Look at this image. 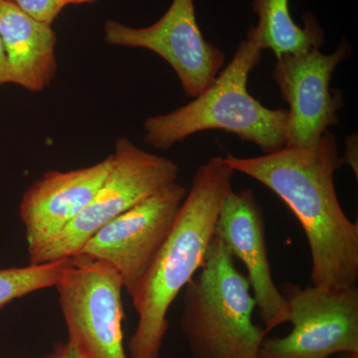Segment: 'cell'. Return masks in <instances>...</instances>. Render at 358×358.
<instances>
[{
	"mask_svg": "<svg viewBox=\"0 0 358 358\" xmlns=\"http://www.w3.org/2000/svg\"><path fill=\"white\" fill-rule=\"evenodd\" d=\"M224 160L272 190L300 221L312 254V286L357 287L358 224L346 216L336 195L334 173L343 164L333 133L326 131L313 147H285L255 157L227 155Z\"/></svg>",
	"mask_w": 358,
	"mask_h": 358,
	"instance_id": "6da1fadb",
	"label": "cell"
},
{
	"mask_svg": "<svg viewBox=\"0 0 358 358\" xmlns=\"http://www.w3.org/2000/svg\"><path fill=\"white\" fill-rule=\"evenodd\" d=\"M235 171L224 157H211L197 169L176 217L134 307L138 324L129 341L131 358H159L176 296L203 265Z\"/></svg>",
	"mask_w": 358,
	"mask_h": 358,
	"instance_id": "7a4b0ae2",
	"label": "cell"
},
{
	"mask_svg": "<svg viewBox=\"0 0 358 358\" xmlns=\"http://www.w3.org/2000/svg\"><path fill=\"white\" fill-rule=\"evenodd\" d=\"M262 53L256 40L247 34L227 67L192 102L145 120L143 140L152 148L166 150L192 134L220 129L253 143L264 155L286 147L288 110L268 109L247 90L249 75L260 64Z\"/></svg>",
	"mask_w": 358,
	"mask_h": 358,
	"instance_id": "3957f363",
	"label": "cell"
},
{
	"mask_svg": "<svg viewBox=\"0 0 358 358\" xmlns=\"http://www.w3.org/2000/svg\"><path fill=\"white\" fill-rule=\"evenodd\" d=\"M247 275L214 235L203 265L183 289L180 329L194 358H257L266 331L253 322Z\"/></svg>",
	"mask_w": 358,
	"mask_h": 358,
	"instance_id": "277c9868",
	"label": "cell"
},
{
	"mask_svg": "<svg viewBox=\"0 0 358 358\" xmlns=\"http://www.w3.org/2000/svg\"><path fill=\"white\" fill-rule=\"evenodd\" d=\"M113 166L91 202L60 234L30 256L41 265L77 255L106 224L162 188L176 182L180 169L173 160L145 152L126 138L115 141Z\"/></svg>",
	"mask_w": 358,
	"mask_h": 358,
	"instance_id": "5b68a950",
	"label": "cell"
},
{
	"mask_svg": "<svg viewBox=\"0 0 358 358\" xmlns=\"http://www.w3.org/2000/svg\"><path fill=\"white\" fill-rule=\"evenodd\" d=\"M69 341L81 358H129L122 334V291L117 272L84 255L69 258L55 287Z\"/></svg>",
	"mask_w": 358,
	"mask_h": 358,
	"instance_id": "8992f818",
	"label": "cell"
},
{
	"mask_svg": "<svg viewBox=\"0 0 358 358\" xmlns=\"http://www.w3.org/2000/svg\"><path fill=\"white\" fill-rule=\"evenodd\" d=\"M187 192L178 181L162 188L106 224L78 254L114 268L136 303Z\"/></svg>",
	"mask_w": 358,
	"mask_h": 358,
	"instance_id": "52a82bcc",
	"label": "cell"
},
{
	"mask_svg": "<svg viewBox=\"0 0 358 358\" xmlns=\"http://www.w3.org/2000/svg\"><path fill=\"white\" fill-rule=\"evenodd\" d=\"M293 331L265 338L257 358H329L358 352V288L282 286Z\"/></svg>",
	"mask_w": 358,
	"mask_h": 358,
	"instance_id": "ba28073f",
	"label": "cell"
},
{
	"mask_svg": "<svg viewBox=\"0 0 358 358\" xmlns=\"http://www.w3.org/2000/svg\"><path fill=\"white\" fill-rule=\"evenodd\" d=\"M103 37L113 46L143 48L166 60L178 75L186 95L196 98L217 77L225 53L205 40L195 14L194 0H173L162 17L145 28L106 21Z\"/></svg>",
	"mask_w": 358,
	"mask_h": 358,
	"instance_id": "9c48e42d",
	"label": "cell"
},
{
	"mask_svg": "<svg viewBox=\"0 0 358 358\" xmlns=\"http://www.w3.org/2000/svg\"><path fill=\"white\" fill-rule=\"evenodd\" d=\"M352 55V46L343 40L336 50L322 53L320 48L277 58L275 82L289 105L286 147H313L339 122L343 94L331 89L336 67Z\"/></svg>",
	"mask_w": 358,
	"mask_h": 358,
	"instance_id": "30bf717a",
	"label": "cell"
},
{
	"mask_svg": "<svg viewBox=\"0 0 358 358\" xmlns=\"http://www.w3.org/2000/svg\"><path fill=\"white\" fill-rule=\"evenodd\" d=\"M214 235L222 240L244 264L266 334L289 322V310L281 289L275 286L268 261L265 218L250 189L231 190L224 199Z\"/></svg>",
	"mask_w": 358,
	"mask_h": 358,
	"instance_id": "8fae6325",
	"label": "cell"
},
{
	"mask_svg": "<svg viewBox=\"0 0 358 358\" xmlns=\"http://www.w3.org/2000/svg\"><path fill=\"white\" fill-rule=\"evenodd\" d=\"M113 166V155L69 171H48L23 194L20 215L29 257L49 243L84 210Z\"/></svg>",
	"mask_w": 358,
	"mask_h": 358,
	"instance_id": "7c38bea8",
	"label": "cell"
},
{
	"mask_svg": "<svg viewBox=\"0 0 358 358\" xmlns=\"http://www.w3.org/2000/svg\"><path fill=\"white\" fill-rule=\"evenodd\" d=\"M0 38L8 66V83L41 92L57 72V37L51 24L35 20L8 0H0Z\"/></svg>",
	"mask_w": 358,
	"mask_h": 358,
	"instance_id": "4fadbf2b",
	"label": "cell"
},
{
	"mask_svg": "<svg viewBox=\"0 0 358 358\" xmlns=\"http://www.w3.org/2000/svg\"><path fill=\"white\" fill-rule=\"evenodd\" d=\"M252 8L258 16V24L251 26L247 34L262 50L270 49L275 58L320 48L324 43V32L315 16H303V28L294 22L289 0H253Z\"/></svg>",
	"mask_w": 358,
	"mask_h": 358,
	"instance_id": "5bb4252c",
	"label": "cell"
},
{
	"mask_svg": "<svg viewBox=\"0 0 358 358\" xmlns=\"http://www.w3.org/2000/svg\"><path fill=\"white\" fill-rule=\"evenodd\" d=\"M69 258L56 262L0 270V308L16 299L57 284Z\"/></svg>",
	"mask_w": 358,
	"mask_h": 358,
	"instance_id": "9a60e30c",
	"label": "cell"
},
{
	"mask_svg": "<svg viewBox=\"0 0 358 358\" xmlns=\"http://www.w3.org/2000/svg\"><path fill=\"white\" fill-rule=\"evenodd\" d=\"M35 20L51 24L64 6L59 0H8Z\"/></svg>",
	"mask_w": 358,
	"mask_h": 358,
	"instance_id": "2e32d148",
	"label": "cell"
},
{
	"mask_svg": "<svg viewBox=\"0 0 358 358\" xmlns=\"http://www.w3.org/2000/svg\"><path fill=\"white\" fill-rule=\"evenodd\" d=\"M345 152L343 157H341V164H348L352 169L357 178L358 174V148H357V136H345Z\"/></svg>",
	"mask_w": 358,
	"mask_h": 358,
	"instance_id": "e0dca14e",
	"label": "cell"
},
{
	"mask_svg": "<svg viewBox=\"0 0 358 358\" xmlns=\"http://www.w3.org/2000/svg\"><path fill=\"white\" fill-rule=\"evenodd\" d=\"M45 358H81L70 343L59 346L57 350Z\"/></svg>",
	"mask_w": 358,
	"mask_h": 358,
	"instance_id": "ac0fdd59",
	"label": "cell"
},
{
	"mask_svg": "<svg viewBox=\"0 0 358 358\" xmlns=\"http://www.w3.org/2000/svg\"><path fill=\"white\" fill-rule=\"evenodd\" d=\"M4 84H8V66H7L3 45H2L1 38H0V86Z\"/></svg>",
	"mask_w": 358,
	"mask_h": 358,
	"instance_id": "d6986e66",
	"label": "cell"
},
{
	"mask_svg": "<svg viewBox=\"0 0 358 358\" xmlns=\"http://www.w3.org/2000/svg\"><path fill=\"white\" fill-rule=\"evenodd\" d=\"M63 6H70V4L89 3V2L95 1V0H59Z\"/></svg>",
	"mask_w": 358,
	"mask_h": 358,
	"instance_id": "ffe728a7",
	"label": "cell"
},
{
	"mask_svg": "<svg viewBox=\"0 0 358 358\" xmlns=\"http://www.w3.org/2000/svg\"><path fill=\"white\" fill-rule=\"evenodd\" d=\"M348 358H358V352L352 353V355H348Z\"/></svg>",
	"mask_w": 358,
	"mask_h": 358,
	"instance_id": "44dd1931",
	"label": "cell"
},
{
	"mask_svg": "<svg viewBox=\"0 0 358 358\" xmlns=\"http://www.w3.org/2000/svg\"><path fill=\"white\" fill-rule=\"evenodd\" d=\"M348 355H339L338 358H348Z\"/></svg>",
	"mask_w": 358,
	"mask_h": 358,
	"instance_id": "7402d4cb",
	"label": "cell"
}]
</instances>
